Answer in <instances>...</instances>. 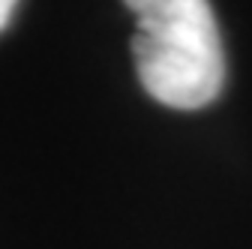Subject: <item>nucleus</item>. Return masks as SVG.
<instances>
[{
    "label": "nucleus",
    "mask_w": 252,
    "mask_h": 249,
    "mask_svg": "<svg viewBox=\"0 0 252 249\" xmlns=\"http://www.w3.org/2000/svg\"><path fill=\"white\" fill-rule=\"evenodd\" d=\"M135 15L132 60L141 87L168 108L210 105L225 81L222 39L207 0H123Z\"/></svg>",
    "instance_id": "f257e3e1"
},
{
    "label": "nucleus",
    "mask_w": 252,
    "mask_h": 249,
    "mask_svg": "<svg viewBox=\"0 0 252 249\" xmlns=\"http://www.w3.org/2000/svg\"><path fill=\"white\" fill-rule=\"evenodd\" d=\"M15 6H18V0H0V30H3V27L12 21Z\"/></svg>",
    "instance_id": "f03ea898"
}]
</instances>
